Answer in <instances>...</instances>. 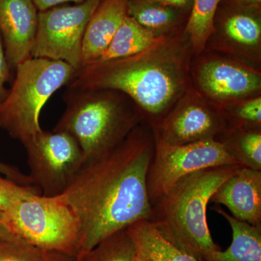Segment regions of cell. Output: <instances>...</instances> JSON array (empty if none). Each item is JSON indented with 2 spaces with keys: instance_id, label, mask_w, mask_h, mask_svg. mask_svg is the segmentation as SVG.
<instances>
[{
  "instance_id": "obj_1",
  "label": "cell",
  "mask_w": 261,
  "mask_h": 261,
  "mask_svg": "<svg viewBox=\"0 0 261 261\" xmlns=\"http://www.w3.org/2000/svg\"><path fill=\"white\" fill-rule=\"evenodd\" d=\"M152 128L142 123L120 145L86 162L60 197L78 216V258L109 235L141 220L151 205L147 175L153 158Z\"/></svg>"
},
{
  "instance_id": "obj_2",
  "label": "cell",
  "mask_w": 261,
  "mask_h": 261,
  "mask_svg": "<svg viewBox=\"0 0 261 261\" xmlns=\"http://www.w3.org/2000/svg\"><path fill=\"white\" fill-rule=\"evenodd\" d=\"M193 56L185 29L133 56L84 65L75 70L66 87L119 91L135 102L144 123L153 128L192 87Z\"/></svg>"
},
{
  "instance_id": "obj_3",
  "label": "cell",
  "mask_w": 261,
  "mask_h": 261,
  "mask_svg": "<svg viewBox=\"0 0 261 261\" xmlns=\"http://www.w3.org/2000/svg\"><path fill=\"white\" fill-rule=\"evenodd\" d=\"M239 167L216 166L187 175L152 204L149 221L176 246L207 260L221 250L211 235L207 206L220 185Z\"/></svg>"
},
{
  "instance_id": "obj_4",
  "label": "cell",
  "mask_w": 261,
  "mask_h": 261,
  "mask_svg": "<svg viewBox=\"0 0 261 261\" xmlns=\"http://www.w3.org/2000/svg\"><path fill=\"white\" fill-rule=\"evenodd\" d=\"M63 98L65 111L53 130L72 136L87 162L112 150L144 123L135 102L119 91L67 88Z\"/></svg>"
},
{
  "instance_id": "obj_5",
  "label": "cell",
  "mask_w": 261,
  "mask_h": 261,
  "mask_svg": "<svg viewBox=\"0 0 261 261\" xmlns=\"http://www.w3.org/2000/svg\"><path fill=\"white\" fill-rule=\"evenodd\" d=\"M15 72L13 85L0 106V128L23 144L42 130L43 107L55 92L68 85L75 70L64 61L31 58Z\"/></svg>"
},
{
  "instance_id": "obj_6",
  "label": "cell",
  "mask_w": 261,
  "mask_h": 261,
  "mask_svg": "<svg viewBox=\"0 0 261 261\" xmlns=\"http://www.w3.org/2000/svg\"><path fill=\"white\" fill-rule=\"evenodd\" d=\"M3 214L12 234L40 248L76 257L80 219L59 196L34 194L18 201Z\"/></svg>"
},
{
  "instance_id": "obj_7",
  "label": "cell",
  "mask_w": 261,
  "mask_h": 261,
  "mask_svg": "<svg viewBox=\"0 0 261 261\" xmlns=\"http://www.w3.org/2000/svg\"><path fill=\"white\" fill-rule=\"evenodd\" d=\"M22 145L32 185L47 197L61 195L87 162L78 142L66 132L42 129Z\"/></svg>"
},
{
  "instance_id": "obj_8",
  "label": "cell",
  "mask_w": 261,
  "mask_h": 261,
  "mask_svg": "<svg viewBox=\"0 0 261 261\" xmlns=\"http://www.w3.org/2000/svg\"><path fill=\"white\" fill-rule=\"evenodd\" d=\"M99 1L87 0L39 11L32 58L64 61L80 69L84 32Z\"/></svg>"
},
{
  "instance_id": "obj_9",
  "label": "cell",
  "mask_w": 261,
  "mask_h": 261,
  "mask_svg": "<svg viewBox=\"0 0 261 261\" xmlns=\"http://www.w3.org/2000/svg\"><path fill=\"white\" fill-rule=\"evenodd\" d=\"M154 141L153 158L147 175L151 205L187 175L207 168L238 165L215 140L184 145Z\"/></svg>"
},
{
  "instance_id": "obj_10",
  "label": "cell",
  "mask_w": 261,
  "mask_h": 261,
  "mask_svg": "<svg viewBox=\"0 0 261 261\" xmlns=\"http://www.w3.org/2000/svg\"><path fill=\"white\" fill-rule=\"evenodd\" d=\"M190 80L218 107L261 94V70L206 49L192 57Z\"/></svg>"
},
{
  "instance_id": "obj_11",
  "label": "cell",
  "mask_w": 261,
  "mask_h": 261,
  "mask_svg": "<svg viewBox=\"0 0 261 261\" xmlns=\"http://www.w3.org/2000/svg\"><path fill=\"white\" fill-rule=\"evenodd\" d=\"M204 49L261 70V9L221 2Z\"/></svg>"
},
{
  "instance_id": "obj_12",
  "label": "cell",
  "mask_w": 261,
  "mask_h": 261,
  "mask_svg": "<svg viewBox=\"0 0 261 261\" xmlns=\"http://www.w3.org/2000/svg\"><path fill=\"white\" fill-rule=\"evenodd\" d=\"M225 128L220 108L191 87L152 130L154 140L184 145L216 140Z\"/></svg>"
},
{
  "instance_id": "obj_13",
  "label": "cell",
  "mask_w": 261,
  "mask_h": 261,
  "mask_svg": "<svg viewBox=\"0 0 261 261\" xmlns=\"http://www.w3.org/2000/svg\"><path fill=\"white\" fill-rule=\"evenodd\" d=\"M38 14L33 0H0V37L11 70L32 58Z\"/></svg>"
},
{
  "instance_id": "obj_14",
  "label": "cell",
  "mask_w": 261,
  "mask_h": 261,
  "mask_svg": "<svg viewBox=\"0 0 261 261\" xmlns=\"http://www.w3.org/2000/svg\"><path fill=\"white\" fill-rule=\"evenodd\" d=\"M211 202L226 206L235 219L261 226V171L240 166L220 185Z\"/></svg>"
},
{
  "instance_id": "obj_15",
  "label": "cell",
  "mask_w": 261,
  "mask_h": 261,
  "mask_svg": "<svg viewBox=\"0 0 261 261\" xmlns=\"http://www.w3.org/2000/svg\"><path fill=\"white\" fill-rule=\"evenodd\" d=\"M128 15V0L99 1L84 32L82 66L99 58Z\"/></svg>"
},
{
  "instance_id": "obj_16",
  "label": "cell",
  "mask_w": 261,
  "mask_h": 261,
  "mask_svg": "<svg viewBox=\"0 0 261 261\" xmlns=\"http://www.w3.org/2000/svg\"><path fill=\"white\" fill-rule=\"evenodd\" d=\"M137 247V258L143 261H201L165 238L149 220L127 227Z\"/></svg>"
},
{
  "instance_id": "obj_17",
  "label": "cell",
  "mask_w": 261,
  "mask_h": 261,
  "mask_svg": "<svg viewBox=\"0 0 261 261\" xmlns=\"http://www.w3.org/2000/svg\"><path fill=\"white\" fill-rule=\"evenodd\" d=\"M190 13L147 0H128V15L155 37H169L185 30Z\"/></svg>"
},
{
  "instance_id": "obj_18",
  "label": "cell",
  "mask_w": 261,
  "mask_h": 261,
  "mask_svg": "<svg viewBox=\"0 0 261 261\" xmlns=\"http://www.w3.org/2000/svg\"><path fill=\"white\" fill-rule=\"evenodd\" d=\"M214 210L231 226L232 242L227 250L215 252L206 261H261V226L235 219L219 206Z\"/></svg>"
},
{
  "instance_id": "obj_19",
  "label": "cell",
  "mask_w": 261,
  "mask_h": 261,
  "mask_svg": "<svg viewBox=\"0 0 261 261\" xmlns=\"http://www.w3.org/2000/svg\"><path fill=\"white\" fill-rule=\"evenodd\" d=\"M162 37H155L128 15L117 30L108 47L94 62L102 63L133 56L149 47Z\"/></svg>"
},
{
  "instance_id": "obj_20",
  "label": "cell",
  "mask_w": 261,
  "mask_h": 261,
  "mask_svg": "<svg viewBox=\"0 0 261 261\" xmlns=\"http://www.w3.org/2000/svg\"><path fill=\"white\" fill-rule=\"evenodd\" d=\"M215 140L242 167L261 171V128L225 129Z\"/></svg>"
},
{
  "instance_id": "obj_21",
  "label": "cell",
  "mask_w": 261,
  "mask_h": 261,
  "mask_svg": "<svg viewBox=\"0 0 261 261\" xmlns=\"http://www.w3.org/2000/svg\"><path fill=\"white\" fill-rule=\"evenodd\" d=\"M137 247L128 229L109 235L75 261H135Z\"/></svg>"
},
{
  "instance_id": "obj_22",
  "label": "cell",
  "mask_w": 261,
  "mask_h": 261,
  "mask_svg": "<svg viewBox=\"0 0 261 261\" xmlns=\"http://www.w3.org/2000/svg\"><path fill=\"white\" fill-rule=\"evenodd\" d=\"M0 261H75V258L40 248L11 233L0 237Z\"/></svg>"
},
{
  "instance_id": "obj_23",
  "label": "cell",
  "mask_w": 261,
  "mask_h": 261,
  "mask_svg": "<svg viewBox=\"0 0 261 261\" xmlns=\"http://www.w3.org/2000/svg\"><path fill=\"white\" fill-rule=\"evenodd\" d=\"M222 0H194L185 32L190 37L194 54L204 50L212 30L216 10Z\"/></svg>"
},
{
  "instance_id": "obj_24",
  "label": "cell",
  "mask_w": 261,
  "mask_h": 261,
  "mask_svg": "<svg viewBox=\"0 0 261 261\" xmlns=\"http://www.w3.org/2000/svg\"><path fill=\"white\" fill-rule=\"evenodd\" d=\"M219 108L226 123L225 129H260L261 94Z\"/></svg>"
},
{
  "instance_id": "obj_25",
  "label": "cell",
  "mask_w": 261,
  "mask_h": 261,
  "mask_svg": "<svg viewBox=\"0 0 261 261\" xmlns=\"http://www.w3.org/2000/svg\"><path fill=\"white\" fill-rule=\"evenodd\" d=\"M42 194L34 185H20L0 173V211L5 212L17 202L34 195Z\"/></svg>"
},
{
  "instance_id": "obj_26",
  "label": "cell",
  "mask_w": 261,
  "mask_h": 261,
  "mask_svg": "<svg viewBox=\"0 0 261 261\" xmlns=\"http://www.w3.org/2000/svg\"><path fill=\"white\" fill-rule=\"evenodd\" d=\"M10 71L11 70L7 61L4 46L0 37V106L9 92V89L6 88V84L9 82Z\"/></svg>"
},
{
  "instance_id": "obj_27",
  "label": "cell",
  "mask_w": 261,
  "mask_h": 261,
  "mask_svg": "<svg viewBox=\"0 0 261 261\" xmlns=\"http://www.w3.org/2000/svg\"><path fill=\"white\" fill-rule=\"evenodd\" d=\"M0 173L20 185H24V186L33 185L32 180L29 175L22 172L18 168L1 161H0Z\"/></svg>"
},
{
  "instance_id": "obj_28",
  "label": "cell",
  "mask_w": 261,
  "mask_h": 261,
  "mask_svg": "<svg viewBox=\"0 0 261 261\" xmlns=\"http://www.w3.org/2000/svg\"><path fill=\"white\" fill-rule=\"evenodd\" d=\"M85 1L87 0H33L39 12L54 8L58 5L67 4V3H73L74 4H80Z\"/></svg>"
},
{
  "instance_id": "obj_29",
  "label": "cell",
  "mask_w": 261,
  "mask_h": 261,
  "mask_svg": "<svg viewBox=\"0 0 261 261\" xmlns=\"http://www.w3.org/2000/svg\"><path fill=\"white\" fill-rule=\"evenodd\" d=\"M147 1L173 7V8L187 12L190 14L194 4V0H147Z\"/></svg>"
},
{
  "instance_id": "obj_30",
  "label": "cell",
  "mask_w": 261,
  "mask_h": 261,
  "mask_svg": "<svg viewBox=\"0 0 261 261\" xmlns=\"http://www.w3.org/2000/svg\"><path fill=\"white\" fill-rule=\"evenodd\" d=\"M221 2L239 8L261 9V0H222Z\"/></svg>"
},
{
  "instance_id": "obj_31",
  "label": "cell",
  "mask_w": 261,
  "mask_h": 261,
  "mask_svg": "<svg viewBox=\"0 0 261 261\" xmlns=\"http://www.w3.org/2000/svg\"><path fill=\"white\" fill-rule=\"evenodd\" d=\"M11 234L10 230L8 229L5 223L4 214L0 211V237L6 236V235Z\"/></svg>"
},
{
  "instance_id": "obj_32",
  "label": "cell",
  "mask_w": 261,
  "mask_h": 261,
  "mask_svg": "<svg viewBox=\"0 0 261 261\" xmlns=\"http://www.w3.org/2000/svg\"><path fill=\"white\" fill-rule=\"evenodd\" d=\"M135 261H143V260H140V259L137 258V259H136Z\"/></svg>"
}]
</instances>
